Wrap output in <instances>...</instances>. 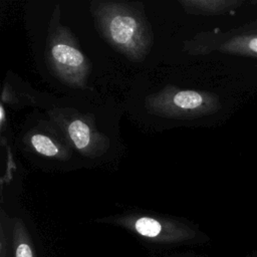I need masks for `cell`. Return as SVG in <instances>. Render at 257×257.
Wrapping results in <instances>:
<instances>
[{
	"label": "cell",
	"mask_w": 257,
	"mask_h": 257,
	"mask_svg": "<svg viewBox=\"0 0 257 257\" xmlns=\"http://www.w3.org/2000/svg\"><path fill=\"white\" fill-rule=\"evenodd\" d=\"M90 10L99 33L114 50L132 61L146 58L154 35L141 3L93 1Z\"/></svg>",
	"instance_id": "6da1fadb"
},
{
	"label": "cell",
	"mask_w": 257,
	"mask_h": 257,
	"mask_svg": "<svg viewBox=\"0 0 257 257\" xmlns=\"http://www.w3.org/2000/svg\"><path fill=\"white\" fill-rule=\"evenodd\" d=\"M45 60L50 73L62 83L83 88L91 71L89 59L79 49L72 32L60 23L54 10L46 39Z\"/></svg>",
	"instance_id": "7a4b0ae2"
},
{
	"label": "cell",
	"mask_w": 257,
	"mask_h": 257,
	"mask_svg": "<svg viewBox=\"0 0 257 257\" xmlns=\"http://www.w3.org/2000/svg\"><path fill=\"white\" fill-rule=\"evenodd\" d=\"M120 226L148 243L162 246H178L200 240V232L193 226L177 219L128 213L97 220Z\"/></svg>",
	"instance_id": "3957f363"
},
{
	"label": "cell",
	"mask_w": 257,
	"mask_h": 257,
	"mask_svg": "<svg viewBox=\"0 0 257 257\" xmlns=\"http://www.w3.org/2000/svg\"><path fill=\"white\" fill-rule=\"evenodd\" d=\"M220 102L215 94L167 86L146 98L149 112L170 118L189 119L212 113L219 109Z\"/></svg>",
	"instance_id": "277c9868"
},
{
	"label": "cell",
	"mask_w": 257,
	"mask_h": 257,
	"mask_svg": "<svg viewBox=\"0 0 257 257\" xmlns=\"http://www.w3.org/2000/svg\"><path fill=\"white\" fill-rule=\"evenodd\" d=\"M66 132L74 147L86 156L95 157L96 153L107 148V144H104V141L107 142V140L92 132L89 124L81 118L72 119L67 124Z\"/></svg>",
	"instance_id": "5b68a950"
},
{
	"label": "cell",
	"mask_w": 257,
	"mask_h": 257,
	"mask_svg": "<svg viewBox=\"0 0 257 257\" xmlns=\"http://www.w3.org/2000/svg\"><path fill=\"white\" fill-rule=\"evenodd\" d=\"M11 250L12 257H36L32 237L19 218L11 220Z\"/></svg>",
	"instance_id": "8992f818"
},
{
	"label": "cell",
	"mask_w": 257,
	"mask_h": 257,
	"mask_svg": "<svg viewBox=\"0 0 257 257\" xmlns=\"http://www.w3.org/2000/svg\"><path fill=\"white\" fill-rule=\"evenodd\" d=\"M184 9L191 14L202 15H218L228 12L233 6L240 4L237 1H222V0H209V1H180Z\"/></svg>",
	"instance_id": "52a82bcc"
},
{
	"label": "cell",
	"mask_w": 257,
	"mask_h": 257,
	"mask_svg": "<svg viewBox=\"0 0 257 257\" xmlns=\"http://www.w3.org/2000/svg\"><path fill=\"white\" fill-rule=\"evenodd\" d=\"M219 50L231 54L257 57V33L235 36L221 44Z\"/></svg>",
	"instance_id": "ba28073f"
},
{
	"label": "cell",
	"mask_w": 257,
	"mask_h": 257,
	"mask_svg": "<svg viewBox=\"0 0 257 257\" xmlns=\"http://www.w3.org/2000/svg\"><path fill=\"white\" fill-rule=\"evenodd\" d=\"M29 143L34 151L45 157H56L59 154L57 145L45 135L34 134L29 138Z\"/></svg>",
	"instance_id": "9c48e42d"
},
{
	"label": "cell",
	"mask_w": 257,
	"mask_h": 257,
	"mask_svg": "<svg viewBox=\"0 0 257 257\" xmlns=\"http://www.w3.org/2000/svg\"><path fill=\"white\" fill-rule=\"evenodd\" d=\"M4 214L0 226V257H12L11 250V221L5 220Z\"/></svg>",
	"instance_id": "30bf717a"
}]
</instances>
